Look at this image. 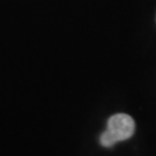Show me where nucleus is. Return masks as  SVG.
Instances as JSON below:
<instances>
[{
  "label": "nucleus",
  "instance_id": "nucleus-1",
  "mask_svg": "<svg viewBox=\"0 0 156 156\" xmlns=\"http://www.w3.org/2000/svg\"><path fill=\"white\" fill-rule=\"evenodd\" d=\"M135 131L133 118L126 113H117L109 118L106 129L101 134V145L112 147L119 141L129 139Z\"/></svg>",
  "mask_w": 156,
  "mask_h": 156
}]
</instances>
